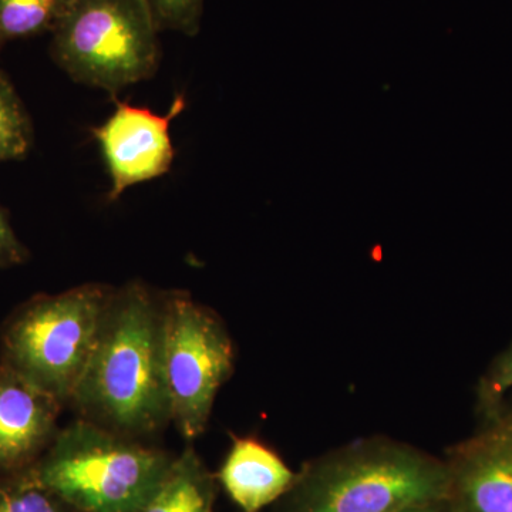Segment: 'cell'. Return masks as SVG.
<instances>
[{"label": "cell", "instance_id": "9", "mask_svg": "<svg viewBox=\"0 0 512 512\" xmlns=\"http://www.w3.org/2000/svg\"><path fill=\"white\" fill-rule=\"evenodd\" d=\"M450 512H512V450L485 430L447 460Z\"/></svg>", "mask_w": 512, "mask_h": 512}, {"label": "cell", "instance_id": "15", "mask_svg": "<svg viewBox=\"0 0 512 512\" xmlns=\"http://www.w3.org/2000/svg\"><path fill=\"white\" fill-rule=\"evenodd\" d=\"M158 30L195 36L201 29L204 0H143Z\"/></svg>", "mask_w": 512, "mask_h": 512}, {"label": "cell", "instance_id": "11", "mask_svg": "<svg viewBox=\"0 0 512 512\" xmlns=\"http://www.w3.org/2000/svg\"><path fill=\"white\" fill-rule=\"evenodd\" d=\"M218 480L194 447L175 456L157 490L137 512H214Z\"/></svg>", "mask_w": 512, "mask_h": 512}, {"label": "cell", "instance_id": "3", "mask_svg": "<svg viewBox=\"0 0 512 512\" xmlns=\"http://www.w3.org/2000/svg\"><path fill=\"white\" fill-rule=\"evenodd\" d=\"M174 458L146 440L79 417L57 431L32 471L76 512H137Z\"/></svg>", "mask_w": 512, "mask_h": 512}, {"label": "cell", "instance_id": "17", "mask_svg": "<svg viewBox=\"0 0 512 512\" xmlns=\"http://www.w3.org/2000/svg\"><path fill=\"white\" fill-rule=\"evenodd\" d=\"M28 258V248L22 244L5 212L0 208V269L22 265Z\"/></svg>", "mask_w": 512, "mask_h": 512}, {"label": "cell", "instance_id": "14", "mask_svg": "<svg viewBox=\"0 0 512 512\" xmlns=\"http://www.w3.org/2000/svg\"><path fill=\"white\" fill-rule=\"evenodd\" d=\"M0 512H76L35 476L32 468L0 476Z\"/></svg>", "mask_w": 512, "mask_h": 512}, {"label": "cell", "instance_id": "18", "mask_svg": "<svg viewBox=\"0 0 512 512\" xmlns=\"http://www.w3.org/2000/svg\"><path fill=\"white\" fill-rule=\"evenodd\" d=\"M497 437L498 440L503 441L505 446L512 450V410L508 412H501L495 419L490 421V427L487 429Z\"/></svg>", "mask_w": 512, "mask_h": 512}, {"label": "cell", "instance_id": "16", "mask_svg": "<svg viewBox=\"0 0 512 512\" xmlns=\"http://www.w3.org/2000/svg\"><path fill=\"white\" fill-rule=\"evenodd\" d=\"M512 389V343L495 359L480 384L481 409L488 419L493 420L501 413V400Z\"/></svg>", "mask_w": 512, "mask_h": 512}, {"label": "cell", "instance_id": "19", "mask_svg": "<svg viewBox=\"0 0 512 512\" xmlns=\"http://www.w3.org/2000/svg\"><path fill=\"white\" fill-rule=\"evenodd\" d=\"M402 512H450L447 501L444 503L423 505V507L409 508Z\"/></svg>", "mask_w": 512, "mask_h": 512}, {"label": "cell", "instance_id": "1", "mask_svg": "<svg viewBox=\"0 0 512 512\" xmlns=\"http://www.w3.org/2000/svg\"><path fill=\"white\" fill-rule=\"evenodd\" d=\"M163 335V292L140 281L113 288L69 403L80 419L140 440L171 423Z\"/></svg>", "mask_w": 512, "mask_h": 512}, {"label": "cell", "instance_id": "10", "mask_svg": "<svg viewBox=\"0 0 512 512\" xmlns=\"http://www.w3.org/2000/svg\"><path fill=\"white\" fill-rule=\"evenodd\" d=\"M298 473L272 448L254 437H234L217 480L242 512H259L278 503Z\"/></svg>", "mask_w": 512, "mask_h": 512}, {"label": "cell", "instance_id": "8", "mask_svg": "<svg viewBox=\"0 0 512 512\" xmlns=\"http://www.w3.org/2000/svg\"><path fill=\"white\" fill-rule=\"evenodd\" d=\"M62 403L0 365V476L30 470L55 440Z\"/></svg>", "mask_w": 512, "mask_h": 512}, {"label": "cell", "instance_id": "5", "mask_svg": "<svg viewBox=\"0 0 512 512\" xmlns=\"http://www.w3.org/2000/svg\"><path fill=\"white\" fill-rule=\"evenodd\" d=\"M158 33L143 0H74L50 55L74 82L114 94L157 73Z\"/></svg>", "mask_w": 512, "mask_h": 512}, {"label": "cell", "instance_id": "13", "mask_svg": "<svg viewBox=\"0 0 512 512\" xmlns=\"http://www.w3.org/2000/svg\"><path fill=\"white\" fill-rule=\"evenodd\" d=\"M33 144L32 121L15 87L0 72V163L22 160Z\"/></svg>", "mask_w": 512, "mask_h": 512}, {"label": "cell", "instance_id": "12", "mask_svg": "<svg viewBox=\"0 0 512 512\" xmlns=\"http://www.w3.org/2000/svg\"><path fill=\"white\" fill-rule=\"evenodd\" d=\"M74 0H0V49L16 39L53 32Z\"/></svg>", "mask_w": 512, "mask_h": 512}, {"label": "cell", "instance_id": "2", "mask_svg": "<svg viewBox=\"0 0 512 512\" xmlns=\"http://www.w3.org/2000/svg\"><path fill=\"white\" fill-rule=\"evenodd\" d=\"M448 494L447 461L409 444L366 439L306 464L275 512H402L444 503Z\"/></svg>", "mask_w": 512, "mask_h": 512}, {"label": "cell", "instance_id": "6", "mask_svg": "<svg viewBox=\"0 0 512 512\" xmlns=\"http://www.w3.org/2000/svg\"><path fill=\"white\" fill-rule=\"evenodd\" d=\"M163 315L171 423L194 441L207 430L217 394L234 372V343L220 316L188 292H163Z\"/></svg>", "mask_w": 512, "mask_h": 512}, {"label": "cell", "instance_id": "4", "mask_svg": "<svg viewBox=\"0 0 512 512\" xmlns=\"http://www.w3.org/2000/svg\"><path fill=\"white\" fill-rule=\"evenodd\" d=\"M111 291L113 286L84 284L22 303L0 329V365L69 406Z\"/></svg>", "mask_w": 512, "mask_h": 512}, {"label": "cell", "instance_id": "7", "mask_svg": "<svg viewBox=\"0 0 512 512\" xmlns=\"http://www.w3.org/2000/svg\"><path fill=\"white\" fill-rule=\"evenodd\" d=\"M184 109L183 94L165 116L146 107L117 103L109 119L92 128L111 178L110 201L119 200L128 188L163 177L171 170L175 156L171 121Z\"/></svg>", "mask_w": 512, "mask_h": 512}]
</instances>
